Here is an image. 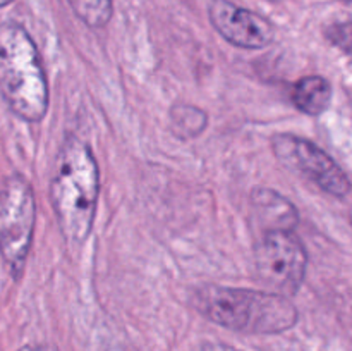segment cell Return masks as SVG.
<instances>
[{"label":"cell","mask_w":352,"mask_h":351,"mask_svg":"<svg viewBox=\"0 0 352 351\" xmlns=\"http://www.w3.org/2000/svg\"><path fill=\"white\" fill-rule=\"evenodd\" d=\"M199 351H241L226 343H205Z\"/></svg>","instance_id":"12"},{"label":"cell","mask_w":352,"mask_h":351,"mask_svg":"<svg viewBox=\"0 0 352 351\" xmlns=\"http://www.w3.org/2000/svg\"><path fill=\"white\" fill-rule=\"evenodd\" d=\"M10 2H12V0H0V9H2V7H6V6H9Z\"/></svg>","instance_id":"15"},{"label":"cell","mask_w":352,"mask_h":351,"mask_svg":"<svg viewBox=\"0 0 352 351\" xmlns=\"http://www.w3.org/2000/svg\"><path fill=\"white\" fill-rule=\"evenodd\" d=\"M98 196V162L85 141L69 134L55 158L50 202L62 236L71 246H81L91 234Z\"/></svg>","instance_id":"1"},{"label":"cell","mask_w":352,"mask_h":351,"mask_svg":"<svg viewBox=\"0 0 352 351\" xmlns=\"http://www.w3.org/2000/svg\"><path fill=\"white\" fill-rule=\"evenodd\" d=\"M172 129L181 138H196L208 126V116L196 105H174L170 109Z\"/></svg>","instance_id":"10"},{"label":"cell","mask_w":352,"mask_h":351,"mask_svg":"<svg viewBox=\"0 0 352 351\" xmlns=\"http://www.w3.org/2000/svg\"><path fill=\"white\" fill-rule=\"evenodd\" d=\"M0 95L26 123H40L47 114V74L33 38L17 23L0 24Z\"/></svg>","instance_id":"3"},{"label":"cell","mask_w":352,"mask_h":351,"mask_svg":"<svg viewBox=\"0 0 352 351\" xmlns=\"http://www.w3.org/2000/svg\"><path fill=\"white\" fill-rule=\"evenodd\" d=\"M19 351H57V348L47 343H33V344H26V346L21 348Z\"/></svg>","instance_id":"13"},{"label":"cell","mask_w":352,"mask_h":351,"mask_svg":"<svg viewBox=\"0 0 352 351\" xmlns=\"http://www.w3.org/2000/svg\"><path fill=\"white\" fill-rule=\"evenodd\" d=\"M36 202L26 178L12 174L0 186V257L14 279L26 267L34 236Z\"/></svg>","instance_id":"4"},{"label":"cell","mask_w":352,"mask_h":351,"mask_svg":"<svg viewBox=\"0 0 352 351\" xmlns=\"http://www.w3.org/2000/svg\"><path fill=\"white\" fill-rule=\"evenodd\" d=\"M250 206L251 217L261 229V233L294 231L299 222V213L296 206L275 189H253L250 196Z\"/></svg>","instance_id":"8"},{"label":"cell","mask_w":352,"mask_h":351,"mask_svg":"<svg viewBox=\"0 0 352 351\" xmlns=\"http://www.w3.org/2000/svg\"><path fill=\"white\" fill-rule=\"evenodd\" d=\"M291 98L296 109L306 116H320L332 102V85L323 76H305L294 85Z\"/></svg>","instance_id":"9"},{"label":"cell","mask_w":352,"mask_h":351,"mask_svg":"<svg viewBox=\"0 0 352 351\" xmlns=\"http://www.w3.org/2000/svg\"><path fill=\"white\" fill-rule=\"evenodd\" d=\"M192 305L210 322L243 334H280L299 320L287 296L260 289L206 286L195 292Z\"/></svg>","instance_id":"2"},{"label":"cell","mask_w":352,"mask_h":351,"mask_svg":"<svg viewBox=\"0 0 352 351\" xmlns=\"http://www.w3.org/2000/svg\"><path fill=\"white\" fill-rule=\"evenodd\" d=\"M208 14L213 28L234 47L260 50L274 43L275 28L253 10L237 7L229 0H212Z\"/></svg>","instance_id":"7"},{"label":"cell","mask_w":352,"mask_h":351,"mask_svg":"<svg viewBox=\"0 0 352 351\" xmlns=\"http://www.w3.org/2000/svg\"><path fill=\"white\" fill-rule=\"evenodd\" d=\"M76 16L89 28H103L112 17V0H67Z\"/></svg>","instance_id":"11"},{"label":"cell","mask_w":352,"mask_h":351,"mask_svg":"<svg viewBox=\"0 0 352 351\" xmlns=\"http://www.w3.org/2000/svg\"><path fill=\"white\" fill-rule=\"evenodd\" d=\"M107 351H133L126 346H120V344H116V346H110Z\"/></svg>","instance_id":"14"},{"label":"cell","mask_w":352,"mask_h":351,"mask_svg":"<svg viewBox=\"0 0 352 351\" xmlns=\"http://www.w3.org/2000/svg\"><path fill=\"white\" fill-rule=\"evenodd\" d=\"M274 2H278V0H274Z\"/></svg>","instance_id":"16"},{"label":"cell","mask_w":352,"mask_h":351,"mask_svg":"<svg viewBox=\"0 0 352 351\" xmlns=\"http://www.w3.org/2000/svg\"><path fill=\"white\" fill-rule=\"evenodd\" d=\"M308 268V253L294 231L261 234L254 246V270L272 292L294 296L301 289Z\"/></svg>","instance_id":"5"},{"label":"cell","mask_w":352,"mask_h":351,"mask_svg":"<svg viewBox=\"0 0 352 351\" xmlns=\"http://www.w3.org/2000/svg\"><path fill=\"white\" fill-rule=\"evenodd\" d=\"M275 157L291 171L305 176L329 195L344 198L351 191V181L344 169L318 145L296 134L280 133L272 138Z\"/></svg>","instance_id":"6"}]
</instances>
